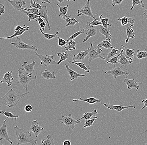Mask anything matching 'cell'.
<instances>
[{"label": "cell", "instance_id": "6da1fadb", "mask_svg": "<svg viewBox=\"0 0 147 145\" xmlns=\"http://www.w3.org/2000/svg\"><path fill=\"white\" fill-rule=\"evenodd\" d=\"M13 88L10 89L9 91L1 99V103L3 104L9 108H13L17 106L20 100L24 96L30 93V92H27L21 94H17L13 90Z\"/></svg>", "mask_w": 147, "mask_h": 145}, {"label": "cell", "instance_id": "7a4b0ae2", "mask_svg": "<svg viewBox=\"0 0 147 145\" xmlns=\"http://www.w3.org/2000/svg\"><path fill=\"white\" fill-rule=\"evenodd\" d=\"M14 130L16 133L17 145L28 143H30L32 145L36 144L37 140L32 138L31 132L19 128L17 126L14 127Z\"/></svg>", "mask_w": 147, "mask_h": 145}, {"label": "cell", "instance_id": "3957f363", "mask_svg": "<svg viewBox=\"0 0 147 145\" xmlns=\"http://www.w3.org/2000/svg\"><path fill=\"white\" fill-rule=\"evenodd\" d=\"M37 78V75L32 76L28 75L23 68H19L18 70V78L17 83L21 84L24 89L27 90L28 86L31 80Z\"/></svg>", "mask_w": 147, "mask_h": 145}, {"label": "cell", "instance_id": "277c9868", "mask_svg": "<svg viewBox=\"0 0 147 145\" xmlns=\"http://www.w3.org/2000/svg\"><path fill=\"white\" fill-rule=\"evenodd\" d=\"M88 41L90 44V48L89 53L87 55V57H88L89 61V65L90 66V62L92 60L100 58L101 59L106 60V59L104 57L101 55V53L102 52V50L99 48H98V49H96L94 47L92 43L90 42L89 39Z\"/></svg>", "mask_w": 147, "mask_h": 145}, {"label": "cell", "instance_id": "5b68a950", "mask_svg": "<svg viewBox=\"0 0 147 145\" xmlns=\"http://www.w3.org/2000/svg\"><path fill=\"white\" fill-rule=\"evenodd\" d=\"M61 121V124H64L68 127L69 130H73L75 127V125L77 124L80 123V121L76 120L72 117L71 114H69L67 116H65L63 114L61 115V118L58 119Z\"/></svg>", "mask_w": 147, "mask_h": 145}, {"label": "cell", "instance_id": "8992f818", "mask_svg": "<svg viewBox=\"0 0 147 145\" xmlns=\"http://www.w3.org/2000/svg\"><path fill=\"white\" fill-rule=\"evenodd\" d=\"M10 44L13 45L14 46L19 49H28L29 50L37 52L38 49L36 47L32 45H27L24 43L20 38L17 36L15 41L13 42H10Z\"/></svg>", "mask_w": 147, "mask_h": 145}, {"label": "cell", "instance_id": "52a82bcc", "mask_svg": "<svg viewBox=\"0 0 147 145\" xmlns=\"http://www.w3.org/2000/svg\"><path fill=\"white\" fill-rule=\"evenodd\" d=\"M35 54L41 59V65H44L46 67H47L51 65H59L58 62L54 60V56L53 55H39L36 52H35Z\"/></svg>", "mask_w": 147, "mask_h": 145}, {"label": "cell", "instance_id": "ba28073f", "mask_svg": "<svg viewBox=\"0 0 147 145\" xmlns=\"http://www.w3.org/2000/svg\"><path fill=\"white\" fill-rule=\"evenodd\" d=\"M90 0H87V3L82 8H80L78 10V13L77 16H80L85 15L90 16L93 18L94 19H97L95 18L92 12L91 7L90 4Z\"/></svg>", "mask_w": 147, "mask_h": 145}, {"label": "cell", "instance_id": "9c48e42d", "mask_svg": "<svg viewBox=\"0 0 147 145\" xmlns=\"http://www.w3.org/2000/svg\"><path fill=\"white\" fill-rule=\"evenodd\" d=\"M8 117H7L6 119L3 122V124L1 126L0 128V140L5 139L8 140L11 144H13V142L11 140L8 134V131L7 130V125H6V122L8 120Z\"/></svg>", "mask_w": 147, "mask_h": 145}, {"label": "cell", "instance_id": "30bf717a", "mask_svg": "<svg viewBox=\"0 0 147 145\" xmlns=\"http://www.w3.org/2000/svg\"><path fill=\"white\" fill-rule=\"evenodd\" d=\"M121 66L119 67H115L113 69L110 70H107L105 71V74H110L113 76L114 78L116 79L117 78L118 76H123V75H126L127 76L129 74V71H124L121 69Z\"/></svg>", "mask_w": 147, "mask_h": 145}, {"label": "cell", "instance_id": "8fae6325", "mask_svg": "<svg viewBox=\"0 0 147 145\" xmlns=\"http://www.w3.org/2000/svg\"><path fill=\"white\" fill-rule=\"evenodd\" d=\"M124 83L127 86V89L131 90L133 88H136V92L137 91L139 88V85L142 84V82L137 81H135L134 79H129L127 78V76L125 77L123 80Z\"/></svg>", "mask_w": 147, "mask_h": 145}, {"label": "cell", "instance_id": "7c38bea8", "mask_svg": "<svg viewBox=\"0 0 147 145\" xmlns=\"http://www.w3.org/2000/svg\"><path fill=\"white\" fill-rule=\"evenodd\" d=\"M44 129V127H41L39 125V122L37 120H34L32 122L31 127L29 128V130L33 132L36 137H38Z\"/></svg>", "mask_w": 147, "mask_h": 145}, {"label": "cell", "instance_id": "4fadbf2b", "mask_svg": "<svg viewBox=\"0 0 147 145\" xmlns=\"http://www.w3.org/2000/svg\"><path fill=\"white\" fill-rule=\"evenodd\" d=\"M104 105L106 108H109L110 110H115L117 111L121 112L124 109H128V108H136V107L135 105H130L129 106H121V105H114L108 103H106L104 104Z\"/></svg>", "mask_w": 147, "mask_h": 145}, {"label": "cell", "instance_id": "5bb4252c", "mask_svg": "<svg viewBox=\"0 0 147 145\" xmlns=\"http://www.w3.org/2000/svg\"><path fill=\"white\" fill-rule=\"evenodd\" d=\"M8 1L11 4L14 9L17 11L23 12V6L26 5V2L24 0H8Z\"/></svg>", "mask_w": 147, "mask_h": 145}, {"label": "cell", "instance_id": "9a60e30c", "mask_svg": "<svg viewBox=\"0 0 147 145\" xmlns=\"http://www.w3.org/2000/svg\"><path fill=\"white\" fill-rule=\"evenodd\" d=\"M35 65L36 62L35 61H33L31 64H28L27 61H25L24 64L22 65V67L27 74L32 76L35 71L34 66Z\"/></svg>", "mask_w": 147, "mask_h": 145}, {"label": "cell", "instance_id": "2e32d148", "mask_svg": "<svg viewBox=\"0 0 147 145\" xmlns=\"http://www.w3.org/2000/svg\"><path fill=\"white\" fill-rule=\"evenodd\" d=\"M39 16H41L44 19V20H45L47 24L49 30L50 31L51 30V28L50 24H49V17L48 15L47 9V6H42V9L39 10Z\"/></svg>", "mask_w": 147, "mask_h": 145}, {"label": "cell", "instance_id": "e0dca14e", "mask_svg": "<svg viewBox=\"0 0 147 145\" xmlns=\"http://www.w3.org/2000/svg\"><path fill=\"white\" fill-rule=\"evenodd\" d=\"M13 71H8L4 74L3 79L0 82V83H2L5 82L7 83L9 87H10L12 84V81L14 78L12 75Z\"/></svg>", "mask_w": 147, "mask_h": 145}, {"label": "cell", "instance_id": "ac0fdd59", "mask_svg": "<svg viewBox=\"0 0 147 145\" xmlns=\"http://www.w3.org/2000/svg\"><path fill=\"white\" fill-rule=\"evenodd\" d=\"M90 48H88L84 51L79 52L77 55H74L73 59L75 62H82L85 59V58L88 55Z\"/></svg>", "mask_w": 147, "mask_h": 145}, {"label": "cell", "instance_id": "d6986e66", "mask_svg": "<svg viewBox=\"0 0 147 145\" xmlns=\"http://www.w3.org/2000/svg\"><path fill=\"white\" fill-rule=\"evenodd\" d=\"M64 65H65V67H66L67 71L68 72L69 75L70 80L71 81H73L75 79H78L79 77H85V75L84 74L82 75V74H79V73H77L76 71L72 70V69H71L68 65H66V64H65Z\"/></svg>", "mask_w": 147, "mask_h": 145}, {"label": "cell", "instance_id": "ffe728a7", "mask_svg": "<svg viewBox=\"0 0 147 145\" xmlns=\"http://www.w3.org/2000/svg\"><path fill=\"white\" fill-rule=\"evenodd\" d=\"M29 29V26H26L25 25H24L23 27H22V28H20L18 31L15 32V34H13L11 36H8V37L0 38V39H10V38H13L14 37L22 35L25 32L28 31Z\"/></svg>", "mask_w": 147, "mask_h": 145}, {"label": "cell", "instance_id": "44dd1931", "mask_svg": "<svg viewBox=\"0 0 147 145\" xmlns=\"http://www.w3.org/2000/svg\"><path fill=\"white\" fill-rule=\"evenodd\" d=\"M117 20L120 22L122 26L126 25L127 24H130V25L131 26H133L134 25V22H135V18L133 17H128L126 16H124L121 18H118Z\"/></svg>", "mask_w": 147, "mask_h": 145}, {"label": "cell", "instance_id": "7402d4cb", "mask_svg": "<svg viewBox=\"0 0 147 145\" xmlns=\"http://www.w3.org/2000/svg\"><path fill=\"white\" fill-rule=\"evenodd\" d=\"M41 78L45 79L47 80L49 79H55L56 78V76L55 74V72H51L48 69L41 71L40 72Z\"/></svg>", "mask_w": 147, "mask_h": 145}, {"label": "cell", "instance_id": "603a6c76", "mask_svg": "<svg viewBox=\"0 0 147 145\" xmlns=\"http://www.w3.org/2000/svg\"><path fill=\"white\" fill-rule=\"evenodd\" d=\"M57 5L59 8L60 11L59 16L60 17L62 18V19H64V20L66 21V20H67V19L71 16V15L68 16L67 15L68 11V8L69 5H67V6H65V7H61V6H60L59 4H57Z\"/></svg>", "mask_w": 147, "mask_h": 145}, {"label": "cell", "instance_id": "cb8c5ba5", "mask_svg": "<svg viewBox=\"0 0 147 145\" xmlns=\"http://www.w3.org/2000/svg\"><path fill=\"white\" fill-rule=\"evenodd\" d=\"M87 32H86V34L87 35V37L85 38L83 40V42L84 43L87 42L90 37L94 36L96 35L97 34V29L95 28V26H91L87 28Z\"/></svg>", "mask_w": 147, "mask_h": 145}, {"label": "cell", "instance_id": "d4e9b609", "mask_svg": "<svg viewBox=\"0 0 147 145\" xmlns=\"http://www.w3.org/2000/svg\"><path fill=\"white\" fill-rule=\"evenodd\" d=\"M99 32L105 36L107 39L111 42L112 39V35L110 34V28H105L103 26L100 25V30Z\"/></svg>", "mask_w": 147, "mask_h": 145}, {"label": "cell", "instance_id": "484cf974", "mask_svg": "<svg viewBox=\"0 0 147 145\" xmlns=\"http://www.w3.org/2000/svg\"><path fill=\"white\" fill-rule=\"evenodd\" d=\"M119 57H120V59L119 61H117V64L119 63L121 65V67H123V66L126 67L129 64H131L133 62V60H128L125 55L123 54V52L120 55Z\"/></svg>", "mask_w": 147, "mask_h": 145}, {"label": "cell", "instance_id": "4316f807", "mask_svg": "<svg viewBox=\"0 0 147 145\" xmlns=\"http://www.w3.org/2000/svg\"><path fill=\"white\" fill-rule=\"evenodd\" d=\"M73 101H84L92 105L96 103H100L101 102L100 100L95 98H90L86 99H82L80 98H79V99H77V100H73Z\"/></svg>", "mask_w": 147, "mask_h": 145}, {"label": "cell", "instance_id": "83f0119b", "mask_svg": "<svg viewBox=\"0 0 147 145\" xmlns=\"http://www.w3.org/2000/svg\"><path fill=\"white\" fill-rule=\"evenodd\" d=\"M122 48L125 50V56L127 58L129 59V60H133L134 58V54L136 53L134 49H129L122 45Z\"/></svg>", "mask_w": 147, "mask_h": 145}, {"label": "cell", "instance_id": "f1b7e54d", "mask_svg": "<svg viewBox=\"0 0 147 145\" xmlns=\"http://www.w3.org/2000/svg\"><path fill=\"white\" fill-rule=\"evenodd\" d=\"M131 26L127 25L126 27V30L127 35V38L126 39L125 43H128L129 38H134L136 37L135 36V33L132 28Z\"/></svg>", "mask_w": 147, "mask_h": 145}, {"label": "cell", "instance_id": "f546056e", "mask_svg": "<svg viewBox=\"0 0 147 145\" xmlns=\"http://www.w3.org/2000/svg\"><path fill=\"white\" fill-rule=\"evenodd\" d=\"M67 43L64 47L66 51L75 50L76 49V45L77 42L74 41L73 40H67Z\"/></svg>", "mask_w": 147, "mask_h": 145}, {"label": "cell", "instance_id": "4dcf8cb0", "mask_svg": "<svg viewBox=\"0 0 147 145\" xmlns=\"http://www.w3.org/2000/svg\"><path fill=\"white\" fill-rule=\"evenodd\" d=\"M41 145H55L54 138L50 135H49L47 137L44 138L41 140Z\"/></svg>", "mask_w": 147, "mask_h": 145}, {"label": "cell", "instance_id": "1f68e13d", "mask_svg": "<svg viewBox=\"0 0 147 145\" xmlns=\"http://www.w3.org/2000/svg\"><path fill=\"white\" fill-rule=\"evenodd\" d=\"M102 47L105 48L107 49H112L115 47L112 46V45H111L110 42L107 39L106 40H104L97 45V48H101Z\"/></svg>", "mask_w": 147, "mask_h": 145}, {"label": "cell", "instance_id": "d6a6232c", "mask_svg": "<svg viewBox=\"0 0 147 145\" xmlns=\"http://www.w3.org/2000/svg\"><path fill=\"white\" fill-rule=\"evenodd\" d=\"M97 114H98V112H97V110L96 109H95L94 111H93L91 113L84 112V114L82 117L78 119V121H80V120H83V119H84V120H88V119H90L94 115H95Z\"/></svg>", "mask_w": 147, "mask_h": 145}, {"label": "cell", "instance_id": "836d02e7", "mask_svg": "<svg viewBox=\"0 0 147 145\" xmlns=\"http://www.w3.org/2000/svg\"><path fill=\"white\" fill-rule=\"evenodd\" d=\"M124 49H121V48L120 49V52L119 55H117L116 56H115L113 57L112 58H111L109 61H107V62H106V64L111 63V64H113V65H114L115 64H117V61H119V59H120L119 56H120V55H121L123 52H124Z\"/></svg>", "mask_w": 147, "mask_h": 145}, {"label": "cell", "instance_id": "e575fe53", "mask_svg": "<svg viewBox=\"0 0 147 145\" xmlns=\"http://www.w3.org/2000/svg\"><path fill=\"white\" fill-rule=\"evenodd\" d=\"M57 55L58 56L60 57L59 60L58 61L59 65H60L62 61H65L68 58L69 54H68L67 51H66L63 53H57Z\"/></svg>", "mask_w": 147, "mask_h": 145}, {"label": "cell", "instance_id": "d590c367", "mask_svg": "<svg viewBox=\"0 0 147 145\" xmlns=\"http://www.w3.org/2000/svg\"><path fill=\"white\" fill-rule=\"evenodd\" d=\"M68 61L69 63H72V64H75V65H77V66H79L81 69H83L87 73H89L90 71V69L85 65V64L82 63V62H75V61Z\"/></svg>", "mask_w": 147, "mask_h": 145}, {"label": "cell", "instance_id": "8d00e7d4", "mask_svg": "<svg viewBox=\"0 0 147 145\" xmlns=\"http://www.w3.org/2000/svg\"><path fill=\"white\" fill-rule=\"evenodd\" d=\"M136 53V57L139 59L140 63L141 59L147 57V49H145L143 52L140 51L139 50H137Z\"/></svg>", "mask_w": 147, "mask_h": 145}, {"label": "cell", "instance_id": "74e56055", "mask_svg": "<svg viewBox=\"0 0 147 145\" xmlns=\"http://www.w3.org/2000/svg\"><path fill=\"white\" fill-rule=\"evenodd\" d=\"M40 31L41 32V33L43 36H44L45 38L48 39V40H51V39H52V38H57V35L59 34V32H57L54 34H47V33H45L40 28Z\"/></svg>", "mask_w": 147, "mask_h": 145}, {"label": "cell", "instance_id": "f35d334b", "mask_svg": "<svg viewBox=\"0 0 147 145\" xmlns=\"http://www.w3.org/2000/svg\"><path fill=\"white\" fill-rule=\"evenodd\" d=\"M101 25L102 24L100 21L98 19H94L92 22H87V25L85 26V27L88 28L91 26H96Z\"/></svg>", "mask_w": 147, "mask_h": 145}, {"label": "cell", "instance_id": "ab89813d", "mask_svg": "<svg viewBox=\"0 0 147 145\" xmlns=\"http://www.w3.org/2000/svg\"><path fill=\"white\" fill-rule=\"evenodd\" d=\"M97 119V116L96 117H92V119H88V120H86V121L84 124V128H87L88 127H91L93 125L94 123L96 121V120Z\"/></svg>", "mask_w": 147, "mask_h": 145}, {"label": "cell", "instance_id": "60d3db41", "mask_svg": "<svg viewBox=\"0 0 147 145\" xmlns=\"http://www.w3.org/2000/svg\"><path fill=\"white\" fill-rule=\"evenodd\" d=\"M102 16L103 14H102L99 16L100 21L101 23H102V25L105 28H108L107 27L108 26H112V25L109 24L108 23V22H109V18L107 17V18H105V19H103V18H102Z\"/></svg>", "mask_w": 147, "mask_h": 145}, {"label": "cell", "instance_id": "b9f144b4", "mask_svg": "<svg viewBox=\"0 0 147 145\" xmlns=\"http://www.w3.org/2000/svg\"><path fill=\"white\" fill-rule=\"evenodd\" d=\"M34 21L38 22L39 26H40V29H41L43 32H44L45 30V28L46 26V23L45 22L44 19H42V17L39 16L38 18L35 19Z\"/></svg>", "mask_w": 147, "mask_h": 145}, {"label": "cell", "instance_id": "7bdbcfd3", "mask_svg": "<svg viewBox=\"0 0 147 145\" xmlns=\"http://www.w3.org/2000/svg\"><path fill=\"white\" fill-rule=\"evenodd\" d=\"M23 13L27 15L28 17V22H31L32 20H35L39 17V16L38 15L34 14V13H30L26 11H23Z\"/></svg>", "mask_w": 147, "mask_h": 145}, {"label": "cell", "instance_id": "ee69618b", "mask_svg": "<svg viewBox=\"0 0 147 145\" xmlns=\"http://www.w3.org/2000/svg\"><path fill=\"white\" fill-rule=\"evenodd\" d=\"M87 29L85 30L84 28H82L80 31H79V32H77L74 33L72 35H71L70 37H69L68 38L67 40H73V39H75L78 36H79L81 34H84V33H86L87 32Z\"/></svg>", "mask_w": 147, "mask_h": 145}, {"label": "cell", "instance_id": "f6af8a7d", "mask_svg": "<svg viewBox=\"0 0 147 145\" xmlns=\"http://www.w3.org/2000/svg\"><path fill=\"white\" fill-rule=\"evenodd\" d=\"M119 51V49H117L116 47L112 49V51H111L108 54H105L107 56V58L108 59H110V58L112 57L116 56L117 55H119L118 53H117V52Z\"/></svg>", "mask_w": 147, "mask_h": 145}, {"label": "cell", "instance_id": "bcb514c9", "mask_svg": "<svg viewBox=\"0 0 147 145\" xmlns=\"http://www.w3.org/2000/svg\"><path fill=\"white\" fill-rule=\"evenodd\" d=\"M0 113L3 115H5V116L9 118V117H11V118H15V121H16V119L19 117V116L17 115H14L12 113L10 112L5 111H0Z\"/></svg>", "mask_w": 147, "mask_h": 145}, {"label": "cell", "instance_id": "7dc6e473", "mask_svg": "<svg viewBox=\"0 0 147 145\" xmlns=\"http://www.w3.org/2000/svg\"><path fill=\"white\" fill-rule=\"evenodd\" d=\"M22 10L27 11L30 13H34V14L39 15V10L38 9H36V8H34V7H32V8H30V9H28L27 7H23Z\"/></svg>", "mask_w": 147, "mask_h": 145}, {"label": "cell", "instance_id": "c3c4849f", "mask_svg": "<svg viewBox=\"0 0 147 145\" xmlns=\"http://www.w3.org/2000/svg\"><path fill=\"white\" fill-rule=\"evenodd\" d=\"M66 22L67 24L65 26V27L69 26H74L75 24L79 23V21H77L75 18H68L67 20H66Z\"/></svg>", "mask_w": 147, "mask_h": 145}, {"label": "cell", "instance_id": "681fc988", "mask_svg": "<svg viewBox=\"0 0 147 145\" xmlns=\"http://www.w3.org/2000/svg\"><path fill=\"white\" fill-rule=\"evenodd\" d=\"M136 5H139L141 7V8L145 7L142 0H133V3H132V6L131 8V10H133L134 6Z\"/></svg>", "mask_w": 147, "mask_h": 145}, {"label": "cell", "instance_id": "f907efd6", "mask_svg": "<svg viewBox=\"0 0 147 145\" xmlns=\"http://www.w3.org/2000/svg\"><path fill=\"white\" fill-rule=\"evenodd\" d=\"M59 39L58 45L60 47H65L67 43V41H65L63 38H61L59 37H57Z\"/></svg>", "mask_w": 147, "mask_h": 145}, {"label": "cell", "instance_id": "816d5d0a", "mask_svg": "<svg viewBox=\"0 0 147 145\" xmlns=\"http://www.w3.org/2000/svg\"><path fill=\"white\" fill-rule=\"evenodd\" d=\"M32 7H34V8L38 9V10H40L42 9V6L40 5V4H39V3L36 2L35 3H33L32 5H30V8H32Z\"/></svg>", "mask_w": 147, "mask_h": 145}, {"label": "cell", "instance_id": "f5cc1de1", "mask_svg": "<svg viewBox=\"0 0 147 145\" xmlns=\"http://www.w3.org/2000/svg\"><path fill=\"white\" fill-rule=\"evenodd\" d=\"M112 1H113L112 6H115L117 5H120L124 0H112Z\"/></svg>", "mask_w": 147, "mask_h": 145}, {"label": "cell", "instance_id": "db71d44e", "mask_svg": "<svg viewBox=\"0 0 147 145\" xmlns=\"http://www.w3.org/2000/svg\"><path fill=\"white\" fill-rule=\"evenodd\" d=\"M33 110V107L31 105H27L25 106L24 110L26 112L29 113Z\"/></svg>", "mask_w": 147, "mask_h": 145}, {"label": "cell", "instance_id": "11a10c76", "mask_svg": "<svg viewBox=\"0 0 147 145\" xmlns=\"http://www.w3.org/2000/svg\"><path fill=\"white\" fill-rule=\"evenodd\" d=\"M5 13V10L4 5L3 4H2L1 3L0 4V15L4 14Z\"/></svg>", "mask_w": 147, "mask_h": 145}, {"label": "cell", "instance_id": "9f6ffc18", "mask_svg": "<svg viewBox=\"0 0 147 145\" xmlns=\"http://www.w3.org/2000/svg\"><path fill=\"white\" fill-rule=\"evenodd\" d=\"M141 102L142 103H144V106L142 107V109H141V110H143V109H145V108H146L147 107V99H146V100H143L141 101Z\"/></svg>", "mask_w": 147, "mask_h": 145}, {"label": "cell", "instance_id": "6f0895ef", "mask_svg": "<svg viewBox=\"0 0 147 145\" xmlns=\"http://www.w3.org/2000/svg\"><path fill=\"white\" fill-rule=\"evenodd\" d=\"M70 141L69 140H66L64 141L63 142V144L64 145H71Z\"/></svg>", "mask_w": 147, "mask_h": 145}, {"label": "cell", "instance_id": "680465c9", "mask_svg": "<svg viewBox=\"0 0 147 145\" xmlns=\"http://www.w3.org/2000/svg\"><path fill=\"white\" fill-rule=\"evenodd\" d=\"M41 1V3H51V2L49 0H40Z\"/></svg>", "mask_w": 147, "mask_h": 145}, {"label": "cell", "instance_id": "91938a15", "mask_svg": "<svg viewBox=\"0 0 147 145\" xmlns=\"http://www.w3.org/2000/svg\"><path fill=\"white\" fill-rule=\"evenodd\" d=\"M21 28H22V27L20 26H17L15 28V32H16V31H18V30H19Z\"/></svg>", "mask_w": 147, "mask_h": 145}, {"label": "cell", "instance_id": "94428289", "mask_svg": "<svg viewBox=\"0 0 147 145\" xmlns=\"http://www.w3.org/2000/svg\"><path fill=\"white\" fill-rule=\"evenodd\" d=\"M143 16H146L147 19V9H146L144 10V13H143Z\"/></svg>", "mask_w": 147, "mask_h": 145}, {"label": "cell", "instance_id": "6125c7cd", "mask_svg": "<svg viewBox=\"0 0 147 145\" xmlns=\"http://www.w3.org/2000/svg\"><path fill=\"white\" fill-rule=\"evenodd\" d=\"M30 4H31V5H32L33 3H36V0H30Z\"/></svg>", "mask_w": 147, "mask_h": 145}, {"label": "cell", "instance_id": "be15d7a7", "mask_svg": "<svg viewBox=\"0 0 147 145\" xmlns=\"http://www.w3.org/2000/svg\"><path fill=\"white\" fill-rule=\"evenodd\" d=\"M57 1L60 3H62L64 2V0H57Z\"/></svg>", "mask_w": 147, "mask_h": 145}, {"label": "cell", "instance_id": "e7e4bbea", "mask_svg": "<svg viewBox=\"0 0 147 145\" xmlns=\"http://www.w3.org/2000/svg\"><path fill=\"white\" fill-rule=\"evenodd\" d=\"M68 1H72L75 2L76 0H67Z\"/></svg>", "mask_w": 147, "mask_h": 145}]
</instances>
